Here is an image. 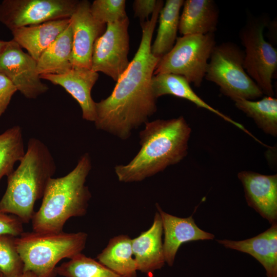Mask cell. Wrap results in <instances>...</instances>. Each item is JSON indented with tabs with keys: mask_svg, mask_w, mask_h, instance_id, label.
<instances>
[{
	"mask_svg": "<svg viewBox=\"0 0 277 277\" xmlns=\"http://www.w3.org/2000/svg\"><path fill=\"white\" fill-rule=\"evenodd\" d=\"M77 0H4L0 4V22L10 30L49 21L69 18Z\"/></svg>",
	"mask_w": 277,
	"mask_h": 277,
	"instance_id": "obj_9",
	"label": "cell"
},
{
	"mask_svg": "<svg viewBox=\"0 0 277 277\" xmlns=\"http://www.w3.org/2000/svg\"><path fill=\"white\" fill-rule=\"evenodd\" d=\"M25 153L21 127L14 126L0 134V180L8 176L17 162H20Z\"/></svg>",
	"mask_w": 277,
	"mask_h": 277,
	"instance_id": "obj_25",
	"label": "cell"
},
{
	"mask_svg": "<svg viewBox=\"0 0 277 277\" xmlns=\"http://www.w3.org/2000/svg\"><path fill=\"white\" fill-rule=\"evenodd\" d=\"M158 1L156 0H135L133 3L134 16L140 18L141 23L149 19L150 14L155 9Z\"/></svg>",
	"mask_w": 277,
	"mask_h": 277,
	"instance_id": "obj_31",
	"label": "cell"
},
{
	"mask_svg": "<svg viewBox=\"0 0 277 277\" xmlns=\"http://www.w3.org/2000/svg\"><path fill=\"white\" fill-rule=\"evenodd\" d=\"M55 271L64 277H124L82 253L56 267Z\"/></svg>",
	"mask_w": 277,
	"mask_h": 277,
	"instance_id": "obj_26",
	"label": "cell"
},
{
	"mask_svg": "<svg viewBox=\"0 0 277 277\" xmlns=\"http://www.w3.org/2000/svg\"><path fill=\"white\" fill-rule=\"evenodd\" d=\"M180 17L179 30L183 35L214 33L219 11L213 0H186Z\"/></svg>",
	"mask_w": 277,
	"mask_h": 277,
	"instance_id": "obj_19",
	"label": "cell"
},
{
	"mask_svg": "<svg viewBox=\"0 0 277 277\" xmlns=\"http://www.w3.org/2000/svg\"><path fill=\"white\" fill-rule=\"evenodd\" d=\"M229 249L247 253L264 267L267 277H277V223L258 235L242 241L217 240Z\"/></svg>",
	"mask_w": 277,
	"mask_h": 277,
	"instance_id": "obj_17",
	"label": "cell"
},
{
	"mask_svg": "<svg viewBox=\"0 0 277 277\" xmlns=\"http://www.w3.org/2000/svg\"><path fill=\"white\" fill-rule=\"evenodd\" d=\"M40 77L63 87L78 102L83 118L94 122L95 102L92 98L91 91L98 78L97 72L91 69L72 68L64 74H42Z\"/></svg>",
	"mask_w": 277,
	"mask_h": 277,
	"instance_id": "obj_15",
	"label": "cell"
},
{
	"mask_svg": "<svg viewBox=\"0 0 277 277\" xmlns=\"http://www.w3.org/2000/svg\"><path fill=\"white\" fill-rule=\"evenodd\" d=\"M16 91L17 90L13 83L0 72V116L6 110Z\"/></svg>",
	"mask_w": 277,
	"mask_h": 277,
	"instance_id": "obj_30",
	"label": "cell"
},
{
	"mask_svg": "<svg viewBox=\"0 0 277 277\" xmlns=\"http://www.w3.org/2000/svg\"><path fill=\"white\" fill-rule=\"evenodd\" d=\"M8 41H4L0 40V56L7 45Z\"/></svg>",
	"mask_w": 277,
	"mask_h": 277,
	"instance_id": "obj_33",
	"label": "cell"
},
{
	"mask_svg": "<svg viewBox=\"0 0 277 277\" xmlns=\"http://www.w3.org/2000/svg\"><path fill=\"white\" fill-rule=\"evenodd\" d=\"M72 30L70 23L37 61L38 74H62L72 69Z\"/></svg>",
	"mask_w": 277,
	"mask_h": 277,
	"instance_id": "obj_21",
	"label": "cell"
},
{
	"mask_svg": "<svg viewBox=\"0 0 277 277\" xmlns=\"http://www.w3.org/2000/svg\"><path fill=\"white\" fill-rule=\"evenodd\" d=\"M140 133L141 149L126 165H116L120 182H140L181 162L187 154L191 129L183 116L147 122Z\"/></svg>",
	"mask_w": 277,
	"mask_h": 277,
	"instance_id": "obj_2",
	"label": "cell"
},
{
	"mask_svg": "<svg viewBox=\"0 0 277 277\" xmlns=\"http://www.w3.org/2000/svg\"><path fill=\"white\" fill-rule=\"evenodd\" d=\"M151 85L153 93L156 99L166 94L186 99L198 107L205 109L219 116L250 136L252 135L243 125L213 108L200 97L193 91L190 83L183 76L172 73H160L153 75L151 78Z\"/></svg>",
	"mask_w": 277,
	"mask_h": 277,
	"instance_id": "obj_20",
	"label": "cell"
},
{
	"mask_svg": "<svg viewBox=\"0 0 277 277\" xmlns=\"http://www.w3.org/2000/svg\"><path fill=\"white\" fill-rule=\"evenodd\" d=\"M216 45L214 33L186 35L176 38L171 50L159 60L153 73L181 75L200 87Z\"/></svg>",
	"mask_w": 277,
	"mask_h": 277,
	"instance_id": "obj_7",
	"label": "cell"
},
{
	"mask_svg": "<svg viewBox=\"0 0 277 277\" xmlns=\"http://www.w3.org/2000/svg\"><path fill=\"white\" fill-rule=\"evenodd\" d=\"M238 177L243 185L248 206L270 224L277 223V175L242 171Z\"/></svg>",
	"mask_w": 277,
	"mask_h": 277,
	"instance_id": "obj_13",
	"label": "cell"
},
{
	"mask_svg": "<svg viewBox=\"0 0 277 277\" xmlns=\"http://www.w3.org/2000/svg\"><path fill=\"white\" fill-rule=\"evenodd\" d=\"M163 1H159L151 18L141 23L142 35L138 49L111 94L95 102L94 124L101 130L122 139L148 122L156 111V98L151 81L160 60L151 51V40Z\"/></svg>",
	"mask_w": 277,
	"mask_h": 277,
	"instance_id": "obj_1",
	"label": "cell"
},
{
	"mask_svg": "<svg viewBox=\"0 0 277 277\" xmlns=\"http://www.w3.org/2000/svg\"><path fill=\"white\" fill-rule=\"evenodd\" d=\"M90 5L87 0L80 1L70 17L73 36L71 62L74 68L91 69L93 45L105 29V24L92 16Z\"/></svg>",
	"mask_w": 277,
	"mask_h": 277,
	"instance_id": "obj_12",
	"label": "cell"
},
{
	"mask_svg": "<svg viewBox=\"0 0 277 277\" xmlns=\"http://www.w3.org/2000/svg\"><path fill=\"white\" fill-rule=\"evenodd\" d=\"M0 72L27 98H36L49 89L37 72V61L13 39L0 56Z\"/></svg>",
	"mask_w": 277,
	"mask_h": 277,
	"instance_id": "obj_11",
	"label": "cell"
},
{
	"mask_svg": "<svg viewBox=\"0 0 277 277\" xmlns=\"http://www.w3.org/2000/svg\"><path fill=\"white\" fill-rule=\"evenodd\" d=\"M14 236H0V273L14 277L23 272L24 264L17 251Z\"/></svg>",
	"mask_w": 277,
	"mask_h": 277,
	"instance_id": "obj_27",
	"label": "cell"
},
{
	"mask_svg": "<svg viewBox=\"0 0 277 277\" xmlns=\"http://www.w3.org/2000/svg\"><path fill=\"white\" fill-rule=\"evenodd\" d=\"M235 106L253 120L257 126L265 133L274 137L277 135V99L266 96L254 101L238 99Z\"/></svg>",
	"mask_w": 277,
	"mask_h": 277,
	"instance_id": "obj_24",
	"label": "cell"
},
{
	"mask_svg": "<svg viewBox=\"0 0 277 277\" xmlns=\"http://www.w3.org/2000/svg\"><path fill=\"white\" fill-rule=\"evenodd\" d=\"M91 167L90 156L85 153L69 173L49 180L41 205L31 220L33 231L62 232L70 218L86 214L91 194L85 183Z\"/></svg>",
	"mask_w": 277,
	"mask_h": 277,
	"instance_id": "obj_4",
	"label": "cell"
},
{
	"mask_svg": "<svg viewBox=\"0 0 277 277\" xmlns=\"http://www.w3.org/2000/svg\"><path fill=\"white\" fill-rule=\"evenodd\" d=\"M14 277H39V276L31 271H23L22 273Z\"/></svg>",
	"mask_w": 277,
	"mask_h": 277,
	"instance_id": "obj_32",
	"label": "cell"
},
{
	"mask_svg": "<svg viewBox=\"0 0 277 277\" xmlns=\"http://www.w3.org/2000/svg\"><path fill=\"white\" fill-rule=\"evenodd\" d=\"M163 233L161 218L156 212L150 228L132 239V249L137 270L149 273L164 266L166 262L163 252Z\"/></svg>",
	"mask_w": 277,
	"mask_h": 277,
	"instance_id": "obj_16",
	"label": "cell"
},
{
	"mask_svg": "<svg viewBox=\"0 0 277 277\" xmlns=\"http://www.w3.org/2000/svg\"><path fill=\"white\" fill-rule=\"evenodd\" d=\"M131 241L125 234L112 238L107 246L97 255V261L121 276L136 277L137 269Z\"/></svg>",
	"mask_w": 277,
	"mask_h": 277,
	"instance_id": "obj_22",
	"label": "cell"
},
{
	"mask_svg": "<svg viewBox=\"0 0 277 277\" xmlns=\"http://www.w3.org/2000/svg\"><path fill=\"white\" fill-rule=\"evenodd\" d=\"M268 22L263 16L250 17L240 30L239 36L244 47V68L263 94L273 96L272 85L277 69V50L264 37Z\"/></svg>",
	"mask_w": 277,
	"mask_h": 277,
	"instance_id": "obj_8",
	"label": "cell"
},
{
	"mask_svg": "<svg viewBox=\"0 0 277 277\" xmlns=\"http://www.w3.org/2000/svg\"><path fill=\"white\" fill-rule=\"evenodd\" d=\"M23 232V223L18 217L0 212V236L18 237Z\"/></svg>",
	"mask_w": 277,
	"mask_h": 277,
	"instance_id": "obj_29",
	"label": "cell"
},
{
	"mask_svg": "<svg viewBox=\"0 0 277 277\" xmlns=\"http://www.w3.org/2000/svg\"><path fill=\"white\" fill-rule=\"evenodd\" d=\"M128 16L107 24L103 33L95 41L91 57V70L101 72L117 82L127 69L129 38Z\"/></svg>",
	"mask_w": 277,
	"mask_h": 277,
	"instance_id": "obj_10",
	"label": "cell"
},
{
	"mask_svg": "<svg viewBox=\"0 0 277 277\" xmlns=\"http://www.w3.org/2000/svg\"><path fill=\"white\" fill-rule=\"evenodd\" d=\"M125 0H95L91 4L92 16L100 23L107 24L127 17Z\"/></svg>",
	"mask_w": 277,
	"mask_h": 277,
	"instance_id": "obj_28",
	"label": "cell"
},
{
	"mask_svg": "<svg viewBox=\"0 0 277 277\" xmlns=\"http://www.w3.org/2000/svg\"><path fill=\"white\" fill-rule=\"evenodd\" d=\"M0 277H5L3 274L0 273Z\"/></svg>",
	"mask_w": 277,
	"mask_h": 277,
	"instance_id": "obj_34",
	"label": "cell"
},
{
	"mask_svg": "<svg viewBox=\"0 0 277 277\" xmlns=\"http://www.w3.org/2000/svg\"><path fill=\"white\" fill-rule=\"evenodd\" d=\"M160 215L164 233L163 243L165 262L172 266L176 254L181 245L191 241L209 240L214 238V235L200 228L192 216L180 217L164 211L158 204H156Z\"/></svg>",
	"mask_w": 277,
	"mask_h": 277,
	"instance_id": "obj_14",
	"label": "cell"
},
{
	"mask_svg": "<svg viewBox=\"0 0 277 277\" xmlns=\"http://www.w3.org/2000/svg\"><path fill=\"white\" fill-rule=\"evenodd\" d=\"M183 0H167L161 9L155 39L151 47L152 54L161 58L173 47L179 28L180 12Z\"/></svg>",
	"mask_w": 277,
	"mask_h": 277,
	"instance_id": "obj_23",
	"label": "cell"
},
{
	"mask_svg": "<svg viewBox=\"0 0 277 277\" xmlns=\"http://www.w3.org/2000/svg\"><path fill=\"white\" fill-rule=\"evenodd\" d=\"M244 52L235 44L215 45L208 62L205 78L217 85L222 93L234 101L253 100L263 93L246 72Z\"/></svg>",
	"mask_w": 277,
	"mask_h": 277,
	"instance_id": "obj_6",
	"label": "cell"
},
{
	"mask_svg": "<svg viewBox=\"0 0 277 277\" xmlns=\"http://www.w3.org/2000/svg\"><path fill=\"white\" fill-rule=\"evenodd\" d=\"M56 164L48 147L40 140L30 138L17 168L7 176V187L0 201V212L10 213L23 223L31 221L37 200L43 197Z\"/></svg>",
	"mask_w": 277,
	"mask_h": 277,
	"instance_id": "obj_3",
	"label": "cell"
},
{
	"mask_svg": "<svg viewBox=\"0 0 277 277\" xmlns=\"http://www.w3.org/2000/svg\"><path fill=\"white\" fill-rule=\"evenodd\" d=\"M87 238L84 232H23L15 238L23 271H31L39 277H55L57 263L81 253Z\"/></svg>",
	"mask_w": 277,
	"mask_h": 277,
	"instance_id": "obj_5",
	"label": "cell"
},
{
	"mask_svg": "<svg viewBox=\"0 0 277 277\" xmlns=\"http://www.w3.org/2000/svg\"><path fill=\"white\" fill-rule=\"evenodd\" d=\"M70 23V18L17 28L11 30L12 39L37 61Z\"/></svg>",
	"mask_w": 277,
	"mask_h": 277,
	"instance_id": "obj_18",
	"label": "cell"
}]
</instances>
